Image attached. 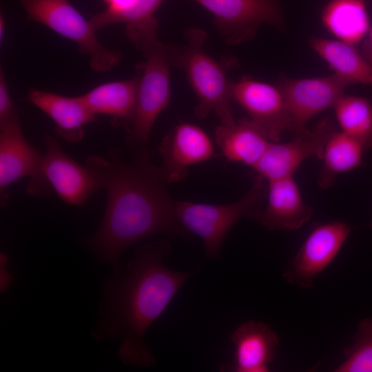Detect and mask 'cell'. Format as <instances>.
I'll return each instance as SVG.
<instances>
[{
	"label": "cell",
	"instance_id": "4",
	"mask_svg": "<svg viewBox=\"0 0 372 372\" xmlns=\"http://www.w3.org/2000/svg\"><path fill=\"white\" fill-rule=\"evenodd\" d=\"M185 34L187 43L182 48L178 68L185 71L197 96L196 116L203 119L214 111L223 125H234L236 121L230 105L231 81L227 79L223 68L205 52L206 32L191 28Z\"/></svg>",
	"mask_w": 372,
	"mask_h": 372
},
{
	"label": "cell",
	"instance_id": "17",
	"mask_svg": "<svg viewBox=\"0 0 372 372\" xmlns=\"http://www.w3.org/2000/svg\"><path fill=\"white\" fill-rule=\"evenodd\" d=\"M27 99L46 114L54 122L56 132L71 143L80 141L84 136V126L96 120L81 96L68 97L30 89Z\"/></svg>",
	"mask_w": 372,
	"mask_h": 372
},
{
	"label": "cell",
	"instance_id": "25",
	"mask_svg": "<svg viewBox=\"0 0 372 372\" xmlns=\"http://www.w3.org/2000/svg\"><path fill=\"white\" fill-rule=\"evenodd\" d=\"M344 361L336 372H372V317L362 320L354 343L344 349Z\"/></svg>",
	"mask_w": 372,
	"mask_h": 372
},
{
	"label": "cell",
	"instance_id": "30",
	"mask_svg": "<svg viewBox=\"0 0 372 372\" xmlns=\"http://www.w3.org/2000/svg\"><path fill=\"white\" fill-rule=\"evenodd\" d=\"M370 226L372 227V222H371V223L370 224Z\"/></svg>",
	"mask_w": 372,
	"mask_h": 372
},
{
	"label": "cell",
	"instance_id": "24",
	"mask_svg": "<svg viewBox=\"0 0 372 372\" xmlns=\"http://www.w3.org/2000/svg\"><path fill=\"white\" fill-rule=\"evenodd\" d=\"M163 0H137L130 8L120 12L105 10L96 14L89 21L96 32L101 28L116 23H125V28H136L158 22L154 13Z\"/></svg>",
	"mask_w": 372,
	"mask_h": 372
},
{
	"label": "cell",
	"instance_id": "14",
	"mask_svg": "<svg viewBox=\"0 0 372 372\" xmlns=\"http://www.w3.org/2000/svg\"><path fill=\"white\" fill-rule=\"evenodd\" d=\"M43 170L52 188L70 205H81L99 188L85 166L67 155L51 136L44 138Z\"/></svg>",
	"mask_w": 372,
	"mask_h": 372
},
{
	"label": "cell",
	"instance_id": "27",
	"mask_svg": "<svg viewBox=\"0 0 372 372\" xmlns=\"http://www.w3.org/2000/svg\"><path fill=\"white\" fill-rule=\"evenodd\" d=\"M107 4L106 11L110 12H123L132 7L137 0H103Z\"/></svg>",
	"mask_w": 372,
	"mask_h": 372
},
{
	"label": "cell",
	"instance_id": "28",
	"mask_svg": "<svg viewBox=\"0 0 372 372\" xmlns=\"http://www.w3.org/2000/svg\"><path fill=\"white\" fill-rule=\"evenodd\" d=\"M361 53L368 63L372 66V28L362 40Z\"/></svg>",
	"mask_w": 372,
	"mask_h": 372
},
{
	"label": "cell",
	"instance_id": "10",
	"mask_svg": "<svg viewBox=\"0 0 372 372\" xmlns=\"http://www.w3.org/2000/svg\"><path fill=\"white\" fill-rule=\"evenodd\" d=\"M350 83L336 74L311 78L290 79L282 74L277 81L289 109L294 134L319 112L335 105Z\"/></svg>",
	"mask_w": 372,
	"mask_h": 372
},
{
	"label": "cell",
	"instance_id": "3",
	"mask_svg": "<svg viewBox=\"0 0 372 372\" xmlns=\"http://www.w3.org/2000/svg\"><path fill=\"white\" fill-rule=\"evenodd\" d=\"M157 31L138 34L130 39L142 52L136 105L127 138L129 148H147L149 133L170 99L169 72L178 68L182 48L157 40Z\"/></svg>",
	"mask_w": 372,
	"mask_h": 372
},
{
	"label": "cell",
	"instance_id": "13",
	"mask_svg": "<svg viewBox=\"0 0 372 372\" xmlns=\"http://www.w3.org/2000/svg\"><path fill=\"white\" fill-rule=\"evenodd\" d=\"M161 169L170 184L185 179L187 167L217 156L211 141L199 127L181 123L174 127L158 147Z\"/></svg>",
	"mask_w": 372,
	"mask_h": 372
},
{
	"label": "cell",
	"instance_id": "19",
	"mask_svg": "<svg viewBox=\"0 0 372 372\" xmlns=\"http://www.w3.org/2000/svg\"><path fill=\"white\" fill-rule=\"evenodd\" d=\"M215 139L229 161L252 167L272 142L250 118H242L232 126L221 125L216 130Z\"/></svg>",
	"mask_w": 372,
	"mask_h": 372
},
{
	"label": "cell",
	"instance_id": "29",
	"mask_svg": "<svg viewBox=\"0 0 372 372\" xmlns=\"http://www.w3.org/2000/svg\"><path fill=\"white\" fill-rule=\"evenodd\" d=\"M0 275V288L1 291L3 292L10 286L12 282V276L7 270L6 265H1Z\"/></svg>",
	"mask_w": 372,
	"mask_h": 372
},
{
	"label": "cell",
	"instance_id": "1",
	"mask_svg": "<svg viewBox=\"0 0 372 372\" xmlns=\"http://www.w3.org/2000/svg\"><path fill=\"white\" fill-rule=\"evenodd\" d=\"M130 149V160L113 149L107 157L90 156L85 163L99 189L105 190L107 202L101 224L82 245L114 271L123 267V253L140 240L158 234L190 235L176 218L169 183L147 149Z\"/></svg>",
	"mask_w": 372,
	"mask_h": 372
},
{
	"label": "cell",
	"instance_id": "21",
	"mask_svg": "<svg viewBox=\"0 0 372 372\" xmlns=\"http://www.w3.org/2000/svg\"><path fill=\"white\" fill-rule=\"evenodd\" d=\"M322 21L339 40L355 45L370 30L364 0H329L322 10Z\"/></svg>",
	"mask_w": 372,
	"mask_h": 372
},
{
	"label": "cell",
	"instance_id": "20",
	"mask_svg": "<svg viewBox=\"0 0 372 372\" xmlns=\"http://www.w3.org/2000/svg\"><path fill=\"white\" fill-rule=\"evenodd\" d=\"M309 44L333 69L350 84L372 86V66L355 45L340 40L313 37Z\"/></svg>",
	"mask_w": 372,
	"mask_h": 372
},
{
	"label": "cell",
	"instance_id": "9",
	"mask_svg": "<svg viewBox=\"0 0 372 372\" xmlns=\"http://www.w3.org/2000/svg\"><path fill=\"white\" fill-rule=\"evenodd\" d=\"M351 231L342 221L316 226L285 269V280L302 289L311 287L315 277L334 260Z\"/></svg>",
	"mask_w": 372,
	"mask_h": 372
},
{
	"label": "cell",
	"instance_id": "12",
	"mask_svg": "<svg viewBox=\"0 0 372 372\" xmlns=\"http://www.w3.org/2000/svg\"><path fill=\"white\" fill-rule=\"evenodd\" d=\"M230 94L271 141L278 142L285 130L293 132L289 109L277 86L244 77L231 82Z\"/></svg>",
	"mask_w": 372,
	"mask_h": 372
},
{
	"label": "cell",
	"instance_id": "11",
	"mask_svg": "<svg viewBox=\"0 0 372 372\" xmlns=\"http://www.w3.org/2000/svg\"><path fill=\"white\" fill-rule=\"evenodd\" d=\"M335 131L334 122L326 118L321 120L313 130L306 129L295 134L289 142H271L253 168L258 174L268 180L293 176L306 159L313 156L322 159L325 145Z\"/></svg>",
	"mask_w": 372,
	"mask_h": 372
},
{
	"label": "cell",
	"instance_id": "18",
	"mask_svg": "<svg viewBox=\"0 0 372 372\" xmlns=\"http://www.w3.org/2000/svg\"><path fill=\"white\" fill-rule=\"evenodd\" d=\"M139 79L103 83L82 95L95 114L111 116L114 125L132 126L137 100Z\"/></svg>",
	"mask_w": 372,
	"mask_h": 372
},
{
	"label": "cell",
	"instance_id": "2",
	"mask_svg": "<svg viewBox=\"0 0 372 372\" xmlns=\"http://www.w3.org/2000/svg\"><path fill=\"white\" fill-rule=\"evenodd\" d=\"M171 249L166 239L137 247L126 266L114 271L103 286L101 319L93 335L98 341L119 340L118 355L125 364L155 365L146 333L192 275L165 265Z\"/></svg>",
	"mask_w": 372,
	"mask_h": 372
},
{
	"label": "cell",
	"instance_id": "7",
	"mask_svg": "<svg viewBox=\"0 0 372 372\" xmlns=\"http://www.w3.org/2000/svg\"><path fill=\"white\" fill-rule=\"evenodd\" d=\"M214 16L226 43L236 45L255 37L261 24L281 29L284 16L280 0H194Z\"/></svg>",
	"mask_w": 372,
	"mask_h": 372
},
{
	"label": "cell",
	"instance_id": "6",
	"mask_svg": "<svg viewBox=\"0 0 372 372\" xmlns=\"http://www.w3.org/2000/svg\"><path fill=\"white\" fill-rule=\"evenodd\" d=\"M28 19L45 25L78 45L80 52L88 56L95 72H106L121 60L120 52L105 48L96 31L68 0H19Z\"/></svg>",
	"mask_w": 372,
	"mask_h": 372
},
{
	"label": "cell",
	"instance_id": "23",
	"mask_svg": "<svg viewBox=\"0 0 372 372\" xmlns=\"http://www.w3.org/2000/svg\"><path fill=\"white\" fill-rule=\"evenodd\" d=\"M342 132L372 148V103L366 98L344 94L333 106Z\"/></svg>",
	"mask_w": 372,
	"mask_h": 372
},
{
	"label": "cell",
	"instance_id": "8",
	"mask_svg": "<svg viewBox=\"0 0 372 372\" xmlns=\"http://www.w3.org/2000/svg\"><path fill=\"white\" fill-rule=\"evenodd\" d=\"M28 177L26 189L45 197L52 189L43 170V157L25 139L19 118L0 125V191L1 203L7 200L6 188Z\"/></svg>",
	"mask_w": 372,
	"mask_h": 372
},
{
	"label": "cell",
	"instance_id": "15",
	"mask_svg": "<svg viewBox=\"0 0 372 372\" xmlns=\"http://www.w3.org/2000/svg\"><path fill=\"white\" fill-rule=\"evenodd\" d=\"M313 214L301 196L293 176L269 180L267 205L249 218L257 220L269 230L295 231L307 223Z\"/></svg>",
	"mask_w": 372,
	"mask_h": 372
},
{
	"label": "cell",
	"instance_id": "16",
	"mask_svg": "<svg viewBox=\"0 0 372 372\" xmlns=\"http://www.w3.org/2000/svg\"><path fill=\"white\" fill-rule=\"evenodd\" d=\"M234 347L233 363L223 364L220 371L267 372L274 360L279 339L271 327L264 322L249 320L231 333Z\"/></svg>",
	"mask_w": 372,
	"mask_h": 372
},
{
	"label": "cell",
	"instance_id": "22",
	"mask_svg": "<svg viewBox=\"0 0 372 372\" xmlns=\"http://www.w3.org/2000/svg\"><path fill=\"white\" fill-rule=\"evenodd\" d=\"M362 145L342 132L335 131L329 138L322 157L318 183L322 188L332 186L336 176L351 170L362 163Z\"/></svg>",
	"mask_w": 372,
	"mask_h": 372
},
{
	"label": "cell",
	"instance_id": "26",
	"mask_svg": "<svg viewBox=\"0 0 372 372\" xmlns=\"http://www.w3.org/2000/svg\"><path fill=\"white\" fill-rule=\"evenodd\" d=\"M19 118L14 108L4 74H0V124Z\"/></svg>",
	"mask_w": 372,
	"mask_h": 372
},
{
	"label": "cell",
	"instance_id": "5",
	"mask_svg": "<svg viewBox=\"0 0 372 372\" xmlns=\"http://www.w3.org/2000/svg\"><path fill=\"white\" fill-rule=\"evenodd\" d=\"M265 178L258 174L247 194L228 204L211 205L176 201L175 212L180 225L203 240L209 258L219 256L222 245L236 222L260 209L265 192Z\"/></svg>",
	"mask_w": 372,
	"mask_h": 372
}]
</instances>
